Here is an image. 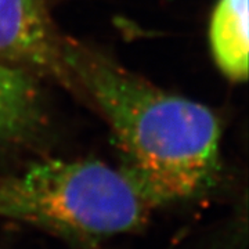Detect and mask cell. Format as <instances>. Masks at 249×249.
<instances>
[{"label": "cell", "mask_w": 249, "mask_h": 249, "mask_svg": "<svg viewBox=\"0 0 249 249\" xmlns=\"http://www.w3.org/2000/svg\"><path fill=\"white\" fill-rule=\"evenodd\" d=\"M45 122L36 76L0 60V150L35 140Z\"/></svg>", "instance_id": "277c9868"}, {"label": "cell", "mask_w": 249, "mask_h": 249, "mask_svg": "<svg viewBox=\"0 0 249 249\" xmlns=\"http://www.w3.org/2000/svg\"><path fill=\"white\" fill-rule=\"evenodd\" d=\"M50 0H0V60L78 94Z\"/></svg>", "instance_id": "3957f363"}, {"label": "cell", "mask_w": 249, "mask_h": 249, "mask_svg": "<svg viewBox=\"0 0 249 249\" xmlns=\"http://www.w3.org/2000/svg\"><path fill=\"white\" fill-rule=\"evenodd\" d=\"M0 249H1V248H0Z\"/></svg>", "instance_id": "8992f818"}, {"label": "cell", "mask_w": 249, "mask_h": 249, "mask_svg": "<svg viewBox=\"0 0 249 249\" xmlns=\"http://www.w3.org/2000/svg\"><path fill=\"white\" fill-rule=\"evenodd\" d=\"M64 60L78 94L109 124L121 172L152 209L208 193L220 173L222 126L212 109L168 93L71 37Z\"/></svg>", "instance_id": "6da1fadb"}, {"label": "cell", "mask_w": 249, "mask_h": 249, "mask_svg": "<svg viewBox=\"0 0 249 249\" xmlns=\"http://www.w3.org/2000/svg\"><path fill=\"white\" fill-rule=\"evenodd\" d=\"M248 0H219L209 24V43L219 70L232 82L248 78Z\"/></svg>", "instance_id": "5b68a950"}, {"label": "cell", "mask_w": 249, "mask_h": 249, "mask_svg": "<svg viewBox=\"0 0 249 249\" xmlns=\"http://www.w3.org/2000/svg\"><path fill=\"white\" fill-rule=\"evenodd\" d=\"M152 208L121 169L98 160H49L0 176V217L73 244L139 231Z\"/></svg>", "instance_id": "7a4b0ae2"}]
</instances>
